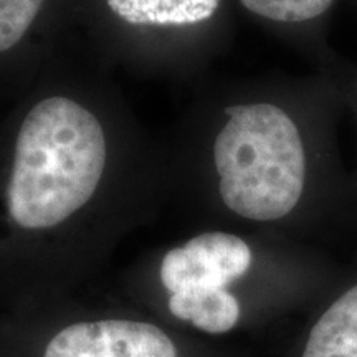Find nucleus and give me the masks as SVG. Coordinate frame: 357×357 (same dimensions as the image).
<instances>
[{
    "label": "nucleus",
    "instance_id": "nucleus-1",
    "mask_svg": "<svg viewBox=\"0 0 357 357\" xmlns=\"http://www.w3.org/2000/svg\"><path fill=\"white\" fill-rule=\"evenodd\" d=\"M213 141L218 194L227 211L248 222L284 220L305 197L310 154L300 124L275 102L223 109Z\"/></svg>",
    "mask_w": 357,
    "mask_h": 357
},
{
    "label": "nucleus",
    "instance_id": "nucleus-2",
    "mask_svg": "<svg viewBox=\"0 0 357 357\" xmlns=\"http://www.w3.org/2000/svg\"><path fill=\"white\" fill-rule=\"evenodd\" d=\"M0 357H218L202 337L141 307L63 301L0 324Z\"/></svg>",
    "mask_w": 357,
    "mask_h": 357
},
{
    "label": "nucleus",
    "instance_id": "nucleus-3",
    "mask_svg": "<svg viewBox=\"0 0 357 357\" xmlns=\"http://www.w3.org/2000/svg\"><path fill=\"white\" fill-rule=\"evenodd\" d=\"M253 265L255 252L242 236L204 231L159 258L136 300L141 310L192 336H225L247 316L236 287Z\"/></svg>",
    "mask_w": 357,
    "mask_h": 357
},
{
    "label": "nucleus",
    "instance_id": "nucleus-4",
    "mask_svg": "<svg viewBox=\"0 0 357 357\" xmlns=\"http://www.w3.org/2000/svg\"><path fill=\"white\" fill-rule=\"evenodd\" d=\"M300 357H357V283L311 326Z\"/></svg>",
    "mask_w": 357,
    "mask_h": 357
},
{
    "label": "nucleus",
    "instance_id": "nucleus-5",
    "mask_svg": "<svg viewBox=\"0 0 357 357\" xmlns=\"http://www.w3.org/2000/svg\"><path fill=\"white\" fill-rule=\"evenodd\" d=\"M119 19L131 25L182 26L208 20L220 0H106Z\"/></svg>",
    "mask_w": 357,
    "mask_h": 357
},
{
    "label": "nucleus",
    "instance_id": "nucleus-6",
    "mask_svg": "<svg viewBox=\"0 0 357 357\" xmlns=\"http://www.w3.org/2000/svg\"><path fill=\"white\" fill-rule=\"evenodd\" d=\"M45 0H0V60L19 48Z\"/></svg>",
    "mask_w": 357,
    "mask_h": 357
},
{
    "label": "nucleus",
    "instance_id": "nucleus-7",
    "mask_svg": "<svg viewBox=\"0 0 357 357\" xmlns=\"http://www.w3.org/2000/svg\"><path fill=\"white\" fill-rule=\"evenodd\" d=\"M242 6L263 19L300 24L318 19L334 0H240Z\"/></svg>",
    "mask_w": 357,
    "mask_h": 357
}]
</instances>
